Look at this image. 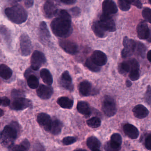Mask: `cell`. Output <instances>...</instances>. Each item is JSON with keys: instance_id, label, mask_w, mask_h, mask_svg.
Segmentation results:
<instances>
[{"instance_id": "6da1fadb", "label": "cell", "mask_w": 151, "mask_h": 151, "mask_svg": "<svg viewBox=\"0 0 151 151\" xmlns=\"http://www.w3.org/2000/svg\"><path fill=\"white\" fill-rule=\"evenodd\" d=\"M57 15L50 24L52 32L60 38L69 37L73 31L70 15L65 10H61Z\"/></svg>"}, {"instance_id": "7a4b0ae2", "label": "cell", "mask_w": 151, "mask_h": 151, "mask_svg": "<svg viewBox=\"0 0 151 151\" xmlns=\"http://www.w3.org/2000/svg\"><path fill=\"white\" fill-rule=\"evenodd\" d=\"M19 130L18 124L15 122L5 126L0 133V142L2 145L9 148L14 144V141L17 137Z\"/></svg>"}, {"instance_id": "3957f363", "label": "cell", "mask_w": 151, "mask_h": 151, "mask_svg": "<svg viewBox=\"0 0 151 151\" xmlns=\"http://www.w3.org/2000/svg\"><path fill=\"white\" fill-rule=\"evenodd\" d=\"M5 13L9 19L16 24H23L26 22L27 19L26 11L19 4L6 8Z\"/></svg>"}, {"instance_id": "277c9868", "label": "cell", "mask_w": 151, "mask_h": 151, "mask_svg": "<svg viewBox=\"0 0 151 151\" xmlns=\"http://www.w3.org/2000/svg\"><path fill=\"white\" fill-rule=\"evenodd\" d=\"M102 110L106 116L112 117L117 112L116 103L114 99L109 96H105L102 103Z\"/></svg>"}, {"instance_id": "5b68a950", "label": "cell", "mask_w": 151, "mask_h": 151, "mask_svg": "<svg viewBox=\"0 0 151 151\" xmlns=\"http://www.w3.org/2000/svg\"><path fill=\"white\" fill-rule=\"evenodd\" d=\"M123 45L124 48L121 52L122 57L123 58H127L132 56L135 51L137 42L125 36L123 39Z\"/></svg>"}, {"instance_id": "8992f818", "label": "cell", "mask_w": 151, "mask_h": 151, "mask_svg": "<svg viewBox=\"0 0 151 151\" xmlns=\"http://www.w3.org/2000/svg\"><path fill=\"white\" fill-rule=\"evenodd\" d=\"M46 62L47 59L44 54L39 50H35L31 57V67L34 70H38Z\"/></svg>"}, {"instance_id": "52a82bcc", "label": "cell", "mask_w": 151, "mask_h": 151, "mask_svg": "<svg viewBox=\"0 0 151 151\" xmlns=\"http://www.w3.org/2000/svg\"><path fill=\"white\" fill-rule=\"evenodd\" d=\"M20 48L21 54L24 56L29 55L32 52V42L27 34H23L20 36Z\"/></svg>"}, {"instance_id": "ba28073f", "label": "cell", "mask_w": 151, "mask_h": 151, "mask_svg": "<svg viewBox=\"0 0 151 151\" xmlns=\"http://www.w3.org/2000/svg\"><path fill=\"white\" fill-rule=\"evenodd\" d=\"M59 45L65 52L70 55H76L79 52L78 45L72 41L61 40L59 41Z\"/></svg>"}, {"instance_id": "9c48e42d", "label": "cell", "mask_w": 151, "mask_h": 151, "mask_svg": "<svg viewBox=\"0 0 151 151\" xmlns=\"http://www.w3.org/2000/svg\"><path fill=\"white\" fill-rule=\"evenodd\" d=\"M99 23L105 31L114 32L116 31V26L112 18L109 15L103 14L99 18Z\"/></svg>"}, {"instance_id": "30bf717a", "label": "cell", "mask_w": 151, "mask_h": 151, "mask_svg": "<svg viewBox=\"0 0 151 151\" xmlns=\"http://www.w3.org/2000/svg\"><path fill=\"white\" fill-rule=\"evenodd\" d=\"M79 92L81 96H94L97 94L96 90L94 89L91 83L87 81H83L80 83Z\"/></svg>"}, {"instance_id": "8fae6325", "label": "cell", "mask_w": 151, "mask_h": 151, "mask_svg": "<svg viewBox=\"0 0 151 151\" xmlns=\"http://www.w3.org/2000/svg\"><path fill=\"white\" fill-rule=\"evenodd\" d=\"M32 105L31 100L24 97L14 99L12 104L11 108L16 111L24 110Z\"/></svg>"}, {"instance_id": "7c38bea8", "label": "cell", "mask_w": 151, "mask_h": 151, "mask_svg": "<svg viewBox=\"0 0 151 151\" xmlns=\"http://www.w3.org/2000/svg\"><path fill=\"white\" fill-rule=\"evenodd\" d=\"M59 84L61 87L65 89L72 91L73 89V85L72 79L68 71H65L63 73L58 81Z\"/></svg>"}, {"instance_id": "4fadbf2b", "label": "cell", "mask_w": 151, "mask_h": 151, "mask_svg": "<svg viewBox=\"0 0 151 151\" xmlns=\"http://www.w3.org/2000/svg\"><path fill=\"white\" fill-rule=\"evenodd\" d=\"M90 58L95 64L99 67L105 65L107 63V56L105 53L100 50L94 51Z\"/></svg>"}, {"instance_id": "5bb4252c", "label": "cell", "mask_w": 151, "mask_h": 151, "mask_svg": "<svg viewBox=\"0 0 151 151\" xmlns=\"http://www.w3.org/2000/svg\"><path fill=\"white\" fill-rule=\"evenodd\" d=\"M37 96L43 100L49 99L54 93L53 88L49 85L41 84L36 90Z\"/></svg>"}, {"instance_id": "9a60e30c", "label": "cell", "mask_w": 151, "mask_h": 151, "mask_svg": "<svg viewBox=\"0 0 151 151\" xmlns=\"http://www.w3.org/2000/svg\"><path fill=\"white\" fill-rule=\"evenodd\" d=\"M37 121L40 126L44 128L46 131L50 132L52 120L50 116L45 113H41L37 116Z\"/></svg>"}, {"instance_id": "2e32d148", "label": "cell", "mask_w": 151, "mask_h": 151, "mask_svg": "<svg viewBox=\"0 0 151 151\" xmlns=\"http://www.w3.org/2000/svg\"><path fill=\"white\" fill-rule=\"evenodd\" d=\"M103 14L110 16L118 12L117 5L112 0H104L102 4Z\"/></svg>"}, {"instance_id": "e0dca14e", "label": "cell", "mask_w": 151, "mask_h": 151, "mask_svg": "<svg viewBox=\"0 0 151 151\" xmlns=\"http://www.w3.org/2000/svg\"><path fill=\"white\" fill-rule=\"evenodd\" d=\"M43 11L46 18L50 19L57 15L58 11L54 3L51 1H47L43 6Z\"/></svg>"}, {"instance_id": "ac0fdd59", "label": "cell", "mask_w": 151, "mask_h": 151, "mask_svg": "<svg viewBox=\"0 0 151 151\" xmlns=\"http://www.w3.org/2000/svg\"><path fill=\"white\" fill-rule=\"evenodd\" d=\"M150 30L145 21H142L137 27V36L140 40H147L150 35Z\"/></svg>"}, {"instance_id": "d6986e66", "label": "cell", "mask_w": 151, "mask_h": 151, "mask_svg": "<svg viewBox=\"0 0 151 151\" xmlns=\"http://www.w3.org/2000/svg\"><path fill=\"white\" fill-rule=\"evenodd\" d=\"M123 131L125 134L131 139H137L139 136V133L138 129L131 124L128 123L125 124L123 127Z\"/></svg>"}, {"instance_id": "ffe728a7", "label": "cell", "mask_w": 151, "mask_h": 151, "mask_svg": "<svg viewBox=\"0 0 151 151\" xmlns=\"http://www.w3.org/2000/svg\"><path fill=\"white\" fill-rule=\"evenodd\" d=\"M134 115L136 118L143 119L149 115V111L145 106L142 104H138L134 107L132 110Z\"/></svg>"}, {"instance_id": "44dd1931", "label": "cell", "mask_w": 151, "mask_h": 151, "mask_svg": "<svg viewBox=\"0 0 151 151\" xmlns=\"http://www.w3.org/2000/svg\"><path fill=\"white\" fill-rule=\"evenodd\" d=\"M77 110L81 114L88 117L90 116L91 113L89 105L85 101H79L77 104Z\"/></svg>"}, {"instance_id": "7402d4cb", "label": "cell", "mask_w": 151, "mask_h": 151, "mask_svg": "<svg viewBox=\"0 0 151 151\" xmlns=\"http://www.w3.org/2000/svg\"><path fill=\"white\" fill-rule=\"evenodd\" d=\"M40 35L41 40L44 42L47 41L51 37L47 24L44 21H42L40 23Z\"/></svg>"}, {"instance_id": "603a6c76", "label": "cell", "mask_w": 151, "mask_h": 151, "mask_svg": "<svg viewBox=\"0 0 151 151\" xmlns=\"http://www.w3.org/2000/svg\"><path fill=\"white\" fill-rule=\"evenodd\" d=\"M57 102L62 108L64 109H72L73 106V100L68 97H60L58 98Z\"/></svg>"}, {"instance_id": "cb8c5ba5", "label": "cell", "mask_w": 151, "mask_h": 151, "mask_svg": "<svg viewBox=\"0 0 151 151\" xmlns=\"http://www.w3.org/2000/svg\"><path fill=\"white\" fill-rule=\"evenodd\" d=\"M30 147V143L27 139H24L19 145H12L9 147V151H28Z\"/></svg>"}, {"instance_id": "d4e9b609", "label": "cell", "mask_w": 151, "mask_h": 151, "mask_svg": "<svg viewBox=\"0 0 151 151\" xmlns=\"http://www.w3.org/2000/svg\"><path fill=\"white\" fill-rule=\"evenodd\" d=\"M91 28L95 35L99 38H104L105 36L106 31L100 24L99 21L94 22L91 27Z\"/></svg>"}, {"instance_id": "484cf974", "label": "cell", "mask_w": 151, "mask_h": 151, "mask_svg": "<svg viewBox=\"0 0 151 151\" xmlns=\"http://www.w3.org/2000/svg\"><path fill=\"white\" fill-rule=\"evenodd\" d=\"M40 76L43 82L47 85L50 86L53 83V76L49 70L46 69L41 70Z\"/></svg>"}, {"instance_id": "4316f807", "label": "cell", "mask_w": 151, "mask_h": 151, "mask_svg": "<svg viewBox=\"0 0 151 151\" xmlns=\"http://www.w3.org/2000/svg\"><path fill=\"white\" fill-rule=\"evenodd\" d=\"M63 127V123L59 120H54L52 121L50 132L55 135L59 134L62 131Z\"/></svg>"}, {"instance_id": "83f0119b", "label": "cell", "mask_w": 151, "mask_h": 151, "mask_svg": "<svg viewBox=\"0 0 151 151\" xmlns=\"http://www.w3.org/2000/svg\"><path fill=\"white\" fill-rule=\"evenodd\" d=\"M87 145L91 150L99 149L101 146V144L99 140L95 137H89L87 140Z\"/></svg>"}, {"instance_id": "f1b7e54d", "label": "cell", "mask_w": 151, "mask_h": 151, "mask_svg": "<svg viewBox=\"0 0 151 151\" xmlns=\"http://www.w3.org/2000/svg\"><path fill=\"white\" fill-rule=\"evenodd\" d=\"M12 75L11 69L4 64L0 65V76L4 80H9Z\"/></svg>"}, {"instance_id": "f546056e", "label": "cell", "mask_w": 151, "mask_h": 151, "mask_svg": "<svg viewBox=\"0 0 151 151\" xmlns=\"http://www.w3.org/2000/svg\"><path fill=\"white\" fill-rule=\"evenodd\" d=\"M131 65L129 61L123 62L119 66V72L122 74H126L130 72Z\"/></svg>"}, {"instance_id": "4dcf8cb0", "label": "cell", "mask_w": 151, "mask_h": 151, "mask_svg": "<svg viewBox=\"0 0 151 151\" xmlns=\"http://www.w3.org/2000/svg\"><path fill=\"white\" fill-rule=\"evenodd\" d=\"M27 83L29 87L32 89H36L39 85V81L35 76H29L27 79Z\"/></svg>"}, {"instance_id": "1f68e13d", "label": "cell", "mask_w": 151, "mask_h": 151, "mask_svg": "<svg viewBox=\"0 0 151 151\" xmlns=\"http://www.w3.org/2000/svg\"><path fill=\"white\" fill-rule=\"evenodd\" d=\"M104 149L105 151H119L121 145L110 140L105 145Z\"/></svg>"}, {"instance_id": "d6a6232c", "label": "cell", "mask_w": 151, "mask_h": 151, "mask_svg": "<svg viewBox=\"0 0 151 151\" xmlns=\"http://www.w3.org/2000/svg\"><path fill=\"white\" fill-rule=\"evenodd\" d=\"M85 66L90 70L93 72H98L100 70L101 67L97 66L94 63L91 59L90 58H88L85 63Z\"/></svg>"}, {"instance_id": "836d02e7", "label": "cell", "mask_w": 151, "mask_h": 151, "mask_svg": "<svg viewBox=\"0 0 151 151\" xmlns=\"http://www.w3.org/2000/svg\"><path fill=\"white\" fill-rule=\"evenodd\" d=\"M87 124L90 127L97 128L101 126V120L98 117H93L87 121Z\"/></svg>"}, {"instance_id": "e575fe53", "label": "cell", "mask_w": 151, "mask_h": 151, "mask_svg": "<svg viewBox=\"0 0 151 151\" xmlns=\"http://www.w3.org/2000/svg\"><path fill=\"white\" fill-rule=\"evenodd\" d=\"M135 51H136L137 54V55L142 57V58H144L146 51V47L142 42H137Z\"/></svg>"}, {"instance_id": "d590c367", "label": "cell", "mask_w": 151, "mask_h": 151, "mask_svg": "<svg viewBox=\"0 0 151 151\" xmlns=\"http://www.w3.org/2000/svg\"><path fill=\"white\" fill-rule=\"evenodd\" d=\"M118 5L121 10L123 11H128L130 9V4L127 0H119Z\"/></svg>"}, {"instance_id": "8d00e7d4", "label": "cell", "mask_w": 151, "mask_h": 151, "mask_svg": "<svg viewBox=\"0 0 151 151\" xmlns=\"http://www.w3.org/2000/svg\"><path fill=\"white\" fill-rule=\"evenodd\" d=\"M143 17L146 21L151 24V9L145 8L144 9L142 12Z\"/></svg>"}, {"instance_id": "74e56055", "label": "cell", "mask_w": 151, "mask_h": 151, "mask_svg": "<svg viewBox=\"0 0 151 151\" xmlns=\"http://www.w3.org/2000/svg\"><path fill=\"white\" fill-rule=\"evenodd\" d=\"M139 69H132L129 72V77L132 81H137L140 77Z\"/></svg>"}, {"instance_id": "f35d334b", "label": "cell", "mask_w": 151, "mask_h": 151, "mask_svg": "<svg viewBox=\"0 0 151 151\" xmlns=\"http://www.w3.org/2000/svg\"><path fill=\"white\" fill-rule=\"evenodd\" d=\"M111 141L120 145H121L122 143V138L121 136L118 133L114 134L111 136Z\"/></svg>"}, {"instance_id": "ab89813d", "label": "cell", "mask_w": 151, "mask_h": 151, "mask_svg": "<svg viewBox=\"0 0 151 151\" xmlns=\"http://www.w3.org/2000/svg\"><path fill=\"white\" fill-rule=\"evenodd\" d=\"M76 142V138L73 137H67L64 138L63 140V143L65 145H70Z\"/></svg>"}, {"instance_id": "60d3db41", "label": "cell", "mask_w": 151, "mask_h": 151, "mask_svg": "<svg viewBox=\"0 0 151 151\" xmlns=\"http://www.w3.org/2000/svg\"><path fill=\"white\" fill-rule=\"evenodd\" d=\"M12 96L14 99L17 98L24 97H22L24 96V94L23 91L19 90L13 89L12 91Z\"/></svg>"}, {"instance_id": "b9f144b4", "label": "cell", "mask_w": 151, "mask_h": 151, "mask_svg": "<svg viewBox=\"0 0 151 151\" xmlns=\"http://www.w3.org/2000/svg\"><path fill=\"white\" fill-rule=\"evenodd\" d=\"M145 96L146 102L148 104H150L151 103V86L150 85L147 86Z\"/></svg>"}, {"instance_id": "7bdbcfd3", "label": "cell", "mask_w": 151, "mask_h": 151, "mask_svg": "<svg viewBox=\"0 0 151 151\" xmlns=\"http://www.w3.org/2000/svg\"><path fill=\"white\" fill-rule=\"evenodd\" d=\"M130 5H134L138 9H142V4L139 0H127Z\"/></svg>"}, {"instance_id": "ee69618b", "label": "cell", "mask_w": 151, "mask_h": 151, "mask_svg": "<svg viewBox=\"0 0 151 151\" xmlns=\"http://www.w3.org/2000/svg\"><path fill=\"white\" fill-rule=\"evenodd\" d=\"M32 151H45V150L42 145L40 143L36 142L34 145Z\"/></svg>"}, {"instance_id": "f6af8a7d", "label": "cell", "mask_w": 151, "mask_h": 151, "mask_svg": "<svg viewBox=\"0 0 151 151\" xmlns=\"http://www.w3.org/2000/svg\"><path fill=\"white\" fill-rule=\"evenodd\" d=\"M145 145L147 150H151V134L145 138Z\"/></svg>"}, {"instance_id": "bcb514c9", "label": "cell", "mask_w": 151, "mask_h": 151, "mask_svg": "<svg viewBox=\"0 0 151 151\" xmlns=\"http://www.w3.org/2000/svg\"><path fill=\"white\" fill-rule=\"evenodd\" d=\"M70 11L73 15H74V16H78L81 13L80 9L77 7H74V8L71 9Z\"/></svg>"}, {"instance_id": "7dc6e473", "label": "cell", "mask_w": 151, "mask_h": 151, "mask_svg": "<svg viewBox=\"0 0 151 151\" xmlns=\"http://www.w3.org/2000/svg\"><path fill=\"white\" fill-rule=\"evenodd\" d=\"M2 105L3 106H7L9 105L10 104V101L8 98H7V97H2Z\"/></svg>"}, {"instance_id": "c3c4849f", "label": "cell", "mask_w": 151, "mask_h": 151, "mask_svg": "<svg viewBox=\"0 0 151 151\" xmlns=\"http://www.w3.org/2000/svg\"><path fill=\"white\" fill-rule=\"evenodd\" d=\"M34 1L33 0H25L24 4L25 6L27 8H31L33 5Z\"/></svg>"}, {"instance_id": "681fc988", "label": "cell", "mask_w": 151, "mask_h": 151, "mask_svg": "<svg viewBox=\"0 0 151 151\" xmlns=\"http://www.w3.org/2000/svg\"><path fill=\"white\" fill-rule=\"evenodd\" d=\"M61 1L65 4L71 5V4H74L76 0H61Z\"/></svg>"}, {"instance_id": "f907efd6", "label": "cell", "mask_w": 151, "mask_h": 151, "mask_svg": "<svg viewBox=\"0 0 151 151\" xmlns=\"http://www.w3.org/2000/svg\"><path fill=\"white\" fill-rule=\"evenodd\" d=\"M147 58L148 60L151 63V50H150L147 54Z\"/></svg>"}, {"instance_id": "816d5d0a", "label": "cell", "mask_w": 151, "mask_h": 151, "mask_svg": "<svg viewBox=\"0 0 151 151\" xmlns=\"http://www.w3.org/2000/svg\"><path fill=\"white\" fill-rule=\"evenodd\" d=\"M126 86L127 87H130L132 85V83L129 80H127L126 82Z\"/></svg>"}, {"instance_id": "f5cc1de1", "label": "cell", "mask_w": 151, "mask_h": 151, "mask_svg": "<svg viewBox=\"0 0 151 151\" xmlns=\"http://www.w3.org/2000/svg\"><path fill=\"white\" fill-rule=\"evenodd\" d=\"M10 2L14 3H18L19 2H20L21 0H8Z\"/></svg>"}, {"instance_id": "db71d44e", "label": "cell", "mask_w": 151, "mask_h": 151, "mask_svg": "<svg viewBox=\"0 0 151 151\" xmlns=\"http://www.w3.org/2000/svg\"><path fill=\"white\" fill-rule=\"evenodd\" d=\"M147 40L149 42H151V29L150 30V35Z\"/></svg>"}, {"instance_id": "11a10c76", "label": "cell", "mask_w": 151, "mask_h": 151, "mask_svg": "<svg viewBox=\"0 0 151 151\" xmlns=\"http://www.w3.org/2000/svg\"><path fill=\"white\" fill-rule=\"evenodd\" d=\"M4 114V111H3L2 109L0 108V117L3 116Z\"/></svg>"}, {"instance_id": "9f6ffc18", "label": "cell", "mask_w": 151, "mask_h": 151, "mask_svg": "<svg viewBox=\"0 0 151 151\" xmlns=\"http://www.w3.org/2000/svg\"><path fill=\"white\" fill-rule=\"evenodd\" d=\"M2 98L0 97V106L2 104Z\"/></svg>"}, {"instance_id": "6f0895ef", "label": "cell", "mask_w": 151, "mask_h": 151, "mask_svg": "<svg viewBox=\"0 0 151 151\" xmlns=\"http://www.w3.org/2000/svg\"><path fill=\"white\" fill-rule=\"evenodd\" d=\"M75 151H86V150H77Z\"/></svg>"}, {"instance_id": "680465c9", "label": "cell", "mask_w": 151, "mask_h": 151, "mask_svg": "<svg viewBox=\"0 0 151 151\" xmlns=\"http://www.w3.org/2000/svg\"><path fill=\"white\" fill-rule=\"evenodd\" d=\"M92 151H100L99 150V149H98V150H92Z\"/></svg>"}, {"instance_id": "91938a15", "label": "cell", "mask_w": 151, "mask_h": 151, "mask_svg": "<svg viewBox=\"0 0 151 151\" xmlns=\"http://www.w3.org/2000/svg\"><path fill=\"white\" fill-rule=\"evenodd\" d=\"M149 2H150V3L151 4V0H149Z\"/></svg>"}, {"instance_id": "94428289", "label": "cell", "mask_w": 151, "mask_h": 151, "mask_svg": "<svg viewBox=\"0 0 151 151\" xmlns=\"http://www.w3.org/2000/svg\"></svg>"}]
</instances>
